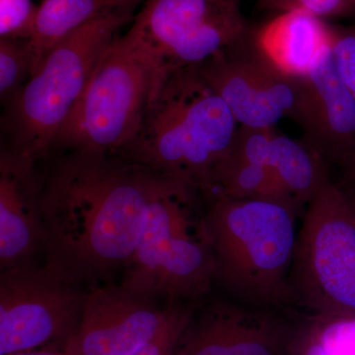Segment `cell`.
I'll return each mask as SVG.
<instances>
[{
    "label": "cell",
    "mask_w": 355,
    "mask_h": 355,
    "mask_svg": "<svg viewBox=\"0 0 355 355\" xmlns=\"http://www.w3.org/2000/svg\"><path fill=\"white\" fill-rule=\"evenodd\" d=\"M36 163L9 150L0 157V268L9 270L32 263L44 249L42 219L43 186L37 177Z\"/></svg>",
    "instance_id": "cell-14"
},
{
    "label": "cell",
    "mask_w": 355,
    "mask_h": 355,
    "mask_svg": "<svg viewBox=\"0 0 355 355\" xmlns=\"http://www.w3.org/2000/svg\"><path fill=\"white\" fill-rule=\"evenodd\" d=\"M38 11L33 0H0V39L30 41Z\"/></svg>",
    "instance_id": "cell-20"
},
{
    "label": "cell",
    "mask_w": 355,
    "mask_h": 355,
    "mask_svg": "<svg viewBox=\"0 0 355 355\" xmlns=\"http://www.w3.org/2000/svg\"><path fill=\"white\" fill-rule=\"evenodd\" d=\"M84 295L44 266L2 270L0 355L64 345L78 326Z\"/></svg>",
    "instance_id": "cell-10"
},
{
    "label": "cell",
    "mask_w": 355,
    "mask_h": 355,
    "mask_svg": "<svg viewBox=\"0 0 355 355\" xmlns=\"http://www.w3.org/2000/svg\"></svg>",
    "instance_id": "cell-27"
},
{
    "label": "cell",
    "mask_w": 355,
    "mask_h": 355,
    "mask_svg": "<svg viewBox=\"0 0 355 355\" xmlns=\"http://www.w3.org/2000/svg\"><path fill=\"white\" fill-rule=\"evenodd\" d=\"M318 331L330 355H355V319L318 318Z\"/></svg>",
    "instance_id": "cell-24"
},
{
    "label": "cell",
    "mask_w": 355,
    "mask_h": 355,
    "mask_svg": "<svg viewBox=\"0 0 355 355\" xmlns=\"http://www.w3.org/2000/svg\"><path fill=\"white\" fill-rule=\"evenodd\" d=\"M197 303H180L157 335L130 355H173Z\"/></svg>",
    "instance_id": "cell-22"
},
{
    "label": "cell",
    "mask_w": 355,
    "mask_h": 355,
    "mask_svg": "<svg viewBox=\"0 0 355 355\" xmlns=\"http://www.w3.org/2000/svg\"><path fill=\"white\" fill-rule=\"evenodd\" d=\"M292 120L302 130V139L330 167L338 166L343 173L355 165V100L336 72L331 46L299 78Z\"/></svg>",
    "instance_id": "cell-13"
},
{
    "label": "cell",
    "mask_w": 355,
    "mask_h": 355,
    "mask_svg": "<svg viewBox=\"0 0 355 355\" xmlns=\"http://www.w3.org/2000/svg\"><path fill=\"white\" fill-rule=\"evenodd\" d=\"M238 128L198 67H184L151 98L139 132L118 155L203 195L214 168L230 153Z\"/></svg>",
    "instance_id": "cell-2"
},
{
    "label": "cell",
    "mask_w": 355,
    "mask_h": 355,
    "mask_svg": "<svg viewBox=\"0 0 355 355\" xmlns=\"http://www.w3.org/2000/svg\"><path fill=\"white\" fill-rule=\"evenodd\" d=\"M29 41L0 39V101L8 108L31 77Z\"/></svg>",
    "instance_id": "cell-19"
},
{
    "label": "cell",
    "mask_w": 355,
    "mask_h": 355,
    "mask_svg": "<svg viewBox=\"0 0 355 355\" xmlns=\"http://www.w3.org/2000/svg\"><path fill=\"white\" fill-rule=\"evenodd\" d=\"M197 67L239 125L275 128L284 118L292 120L297 104L299 79L282 73L261 57L251 36Z\"/></svg>",
    "instance_id": "cell-11"
},
{
    "label": "cell",
    "mask_w": 355,
    "mask_h": 355,
    "mask_svg": "<svg viewBox=\"0 0 355 355\" xmlns=\"http://www.w3.org/2000/svg\"><path fill=\"white\" fill-rule=\"evenodd\" d=\"M170 179L119 155L70 153L42 190L44 266L78 287L123 270Z\"/></svg>",
    "instance_id": "cell-1"
},
{
    "label": "cell",
    "mask_w": 355,
    "mask_h": 355,
    "mask_svg": "<svg viewBox=\"0 0 355 355\" xmlns=\"http://www.w3.org/2000/svg\"><path fill=\"white\" fill-rule=\"evenodd\" d=\"M153 89V67L118 35L96 64L53 148L118 155L139 132Z\"/></svg>",
    "instance_id": "cell-7"
},
{
    "label": "cell",
    "mask_w": 355,
    "mask_h": 355,
    "mask_svg": "<svg viewBox=\"0 0 355 355\" xmlns=\"http://www.w3.org/2000/svg\"><path fill=\"white\" fill-rule=\"evenodd\" d=\"M133 17L132 11H125L93 21L49 53L6 109L2 125L10 140V153L34 163L48 155L98 60Z\"/></svg>",
    "instance_id": "cell-5"
},
{
    "label": "cell",
    "mask_w": 355,
    "mask_h": 355,
    "mask_svg": "<svg viewBox=\"0 0 355 355\" xmlns=\"http://www.w3.org/2000/svg\"><path fill=\"white\" fill-rule=\"evenodd\" d=\"M266 166L272 168L287 191L303 205L330 181V166L303 140L275 130Z\"/></svg>",
    "instance_id": "cell-18"
},
{
    "label": "cell",
    "mask_w": 355,
    "mask_h": 355,
    "mask_svg": "<svg viewBox=\"0 0 355 355\" xmlns=\"http://www.w3.org/2000/svg\"><path fill=\"white\" fill-rule=\"evenodd\" d=\"M331 51L336 72L355 100V24H333Z\"/></svg>",
    "instance_id": "cell-23"
},
{
    "label": "cell",
    "mask_w": 355,
    "mask_h": 355,
    "mask_svg": "<svg viewBox=\"0 0 355 355\" xmlns=\"http://www.w3.org/2000/svg\"><path fill=\"white\" fill-rule=\"evenodd\" d=\"M205 226L216 284L227 297L254 307L294 309L291 273L302 210L261 200L207 202Z\"/></svg>",
    "instance_id": "cell-3"
},
{
    "label": "cell",
    "mask_w": 355,
    "mask_h": 355,
    "mask_svg": "<svg viewBox=\"0 0 355 355\" xmlns=\"http://www.w3.org/2000/svg\"><path fill=\"white\" fill-rule=\"evenodd\" d=\"M205 202L227 200H272L304 212L305 205L292 197L272 168L229 154L214 168L203 193Z\"/></svg>",
    "instance_id": "cell-17"
},
{
    "label": "cell",
    "mask_w": 355,
    "mask_h": 355,
    "mask_svg": "<svg viewBox=\"0 0 355 355\" xmlns=\"http://www.w3.org/2000/svg\"><path fill=\"white\" fill-rule=\"evenodd\" d=\"M243 0H144L125 40L153 67L156 94L172 73L244 43L252 28Z\"/></svg>",
    "instance_id": "cell-8"
},
{
    "label": "cell",
    "mask_w": 355,
    "mask_h": 355,
    "mask_svg": "<svg viewBox=\"0 0 355 355\" xmlns=\"http://www.w3.org/2000/svg\"><path fill=\"white\" fill-rule=\"evenodd\" d=\"M291 284L294 306L308 316L355 319V219L331 180L306 205Z\"/></svg>",
    "instance_id": "cell-6"
},
{
    "label": "cell",
    "mask_w": 355,
    "mask_h": 355,
    "mask_svg": "<svg viewBox=\"0 0 355 355\" xmlns=\"http://www.w3.org/2000/svg\"><path fill=\"white\" fill-rule=\"evenodd\" d=\"M314 317L230 298L198 302L173 355H296Z\"/></svg>",
    "instance_id": "cell-9"
},
{
    "label": "cell",
    "mask_w": 355,
    "mask_h": 355,
    "mask_svg": "<svg viewBox=\"0 0 355 355\" xmlns=\"http://www.w3.org/2000/svg\"><path fill=\"white\" fill-rule=\"evenodd\" d=\"M200 191L170 179L153 198L120 286L169 302L198 303L216 284V259Z\"/></svg>",
    "instance_id": "cell-4"
},
{
    "label": "cell",
    "mask_w": 355,
    "mask_h": 355,
    "mask_svg": "<svg viewBox=\"0 0 355 355\" xmlns=\"http://www.w3.org/2000/svg\"><path fill=\"white\" fill-rule=\"evenodd\" d=\"M343 190L345 191V196H347L350 210H352V216H354L355 219V191L345 190V189H343Z\"/></svg>",
    "instance_id": "cell-26"
},
{
    "label": "cell",
    "mask_w": 355,
    "mask_h": 355,
    "mask_svg": "<svg viewBox=\"0 0 355 355\" xmlns=\"http://www.w3.org/2000/svg\"><path fill=\"white\" fill-rule=\"evenodd\" d=\"M261 8L275 12L303 10L327 21L355 17V0H258Z\"/></svg>",
    "instance_id": "cell-21"
},
{
    "label": "cell",
    "mask_w": 355,
    "mask_h": 355,
    "mask_svg": "<svg viewBox=\"0 0 355 355\" xmlns=\"http://www.w3.org/2000/svg\"><path fill=\"white\" fill-rule=\"evenodd\" d=\"M331 40L333 24L303 10L279 13L251 34L261 57L295 79L309 73Z\"/></svg>",
    "instance_id": "cell-15"
},
{
    "label": "cell",
    "mask_w": 355,
    "mask_h": 355,
    "mask_svg": "<svg viewBox=\"0 0 355 355\" xmlns=\"http://www.w3.org/2000/svg\"><path fill=\"white\" fill-rule=\"evenodd\" d=\"M144 0H43L32 39L31 76L60 42L83 26L111 14L135 11Z\"/></svg>",
    "instance_id": "cell-16"
},
{
    "label": "cell",
    "mask_w": 355,
    "mask_h": 355,
    "mask_svg": "<svg viewBox=\"0 0 355 355\" xmlns=\"http://www.w3.org/2000/svg\"><path fill=\"white\" fill-rule=\"evenodd\" d=\"M153 299L114 284L90 287L78 326L64 349L74 355L132 354L164 328L182 303L160 307Z\"/></svg>",
    "instance_id": "cell-12"
},
{
    "label": "cell",
    "mask_w": 355,
    "mask_h": 355,
    "mask_svg": "<svg viewBox=\"0 0 355 355\" xmlns=\"http://www.w3.org/2000/svg\"><path fill=\"white\" fill-rule=\"evenodd\" d=\"M4 355H74L64 349V345L60 347H44V349L25 350V352H13Z\"/></svg>",
    "instance_id": "cell-25"
}]
</instances>
